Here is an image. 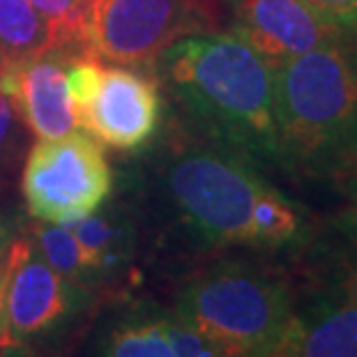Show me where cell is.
<instances>
[{
    "mask_svg": "<svg viewBox=\"0 0 357 357\" xmlns=\"http://www.w3.org/2000/svg\"><path fill=\"white\" fill-rule=\"evenodd\" d=\"M86 357H176L166 332V309L125 300L97 318Z\"/></svg>",
    "mask_w": 357,
    "mask_h": 357,
    "instance_id": "cell-12",
    "label": "cell"
},
{
    "mask_svg": "<svg viewBox=\"0 0 357 357\" xmlns=\"http://www.w3.org/2000/svg\"><path fill=\"white\" fill-rule=\"evenodd\" d=\"M93 295L58 275L28 235L10 242L3 330L21 344L40 351L58 339L90 307Z\"/></svg>",
    "mask_w": 357,
    "mask_h": 357,
    "instance_id": "cell-7",
    "label": "cell"
},
{
    "mask_svg": "<svg viewBox=\"0 0 357 357\" xmlns=\"http://www.w3.org/2000/svg\"><path fill=\"white\" fill-rule=\"evenodd\" d=\"M81 53L49 49L40 56L5 63L0 90L24 125L40 139H60L81 129V116L67 86V60Z\"/></svg>",
    "mask_w": 357,
    "mask_h": 357,
    "instance_id": "cell-10",
    "label": "cell"
},
{
    "mask_svg": "<svg viewBox=\"0 0 357 357\" xmlns=\"http://www.w3.org/2000/svg\"><path fill=\"white\" fill-rule=\"evenodd\" d=\"M3 67H5V58L0 56V72H3Z\"/></svg>",
    "mask_w": 357,
    "mask_h": 357,
    "instance_id": "cell-25",
    "label": "cell"
},
{
    "mask_svg": "<svg viewBox=\"0 0 357 357\" xmlns=\"http://www.w3.org/2000/svg\"><path fill=\"white\" fill-rule=\"evenodd\" d=\"M67 229L74 233L86 256L95 288H109L116 281H123L141 254L139 219L123 194Z\"/></svg>",
    "mask_w": 357,
    "mask_h": 357,
    "instance_id": "cell-11",
    "label": "cell"
},
{
    "mask_svg": "<svg viewBox=\"0 0 357 357\" xmlns=\"http://www.w3.org/2000/svg\"><path fill=\"white\" fill-rule=\"evenodd\" d=\"M123 196L141 254L194 261L249 249L277 254L311 238V219L238 150L176 123L129 166Z\"/></svg>",
    "mask_w": 357,
    "mask_h": 357,
    "instance_id": "cell-1",
    "label": "cell"
},
{
    "mask_svg": "<svg viewBox=\"0 0 357 357\" xmlns=\"http://www.w3.org/2000/svg\"><path fill=\"white\" fill-rule=\"evenodd\" d=\"M26 235L33 240L37 252L42 254L44 261H47L58 275H63L67 281H72V284H77L81 288H88V291H93V293L97 291L86 256H83L77 238H74V233L67 229V226L33 219V224L28 226Z\"/></svg>",
    "mask_w": 357,
    "mask_h": 357,
    "instance_id": "cell-15",
    "label": "cell"
},
{
    "mask_svg": "<svg viewBox=\"0 0 357 357\" xmlns=\"http://www.w3.org/2000/svg\"><path fill=\"white\" fill-rule=\"evenodd\" d=\"M5 286H7V256L0 263V330H3V309H5Z\"/></svg>",
    "mask_w": 357,
    "mask_h": 357,
    "instance_id": "cell-23",
    "label": "cell"
},
{
    "mask_svg": "<svg viewBox=\"0 0 357 357\" xmlns=\"http://www.w3.org/2000/svg\"><path fill=\"white\" fill-rule=\"evenodd\" d=\"M51 30L53 49H67L86 56L81 47V24L88 0H30Z\"/></svg>",
    "mask_w": 357,
    "mask_h": 357,
    "instance_id": "cell-17",
    "label": "cell"
},
{
    "mask_svg": "<svg viewBox=\"0 0 357 357\" xmlns=\"http://www.w3.org/2000/svg\"><path fill=\"white\" fill-rule=\"evenodd\" d=\"M284 173L357 176V37H339L275 70Z\"/></svg>",
    "mask_w": 357,
    "mask_h": 357,
    "instance_id": "cell-3",
    "label": "cell"
},
{
    "mask_svg": "<svg viewBox=\"0 0 357 357\" xmlns=\"http://www.w3.org/2000/svg\"><path fill=\"white\" fill-rule=\"evenodd\" d=\"M21 192L33 219L70 226L111 199L113 169L102 143L77 129L28 150Z\"/></svg>",
    "mask_w": 357,
    "mask_h": 357,
    "instance_id": "cell-6",
    "label": "cell"
},
{
    "mask_svg": "<svg viewBox=\"0 0 357 357\" xmlns=\"http://www.w3.org/2000/svg\"><path fill=\"white\" fill-rule=\"evenodd\" d=\"M166 332H169L176 357H226L210 339H205L201 332L173 316L169 307H166Z\"/></svg>",
    "mask_w": 357,
    "mask_h": 357,
    "instance_id": "cell-20",
    "label": "cell"
},
{
    "mask_svg": "<svg viewBox=\"0 0 357 357\" xmlns=\"http://www.w3.org/2000/svg\"><path fill=\"white\" fill-rule=\"evenodd\" d=\"M182 123L238 150L258 166L284 173L277 123L275 67L226 28L173 42L150 67Z\"/></svg>",
    "mask_w": 357,
    "mask_h": 357,
    "instance_id": "cell-2",
    "label": "cell"
},
{
    "mask_svg": "<svg viewBox=\"0 0 357 357\" xmlns=\"http://www.w3.org/2000/svg\"><path fill=\"white\" fill-rule=\"evenodd\" d=\"M53 49L51 30L30 0H0V56L5 63Z\"/></svg>",
    "mask_w": 357,
    "mask_h": 357,
    "instance_id": "cell-14",
    "label": "cell"
},
{
    "mask_svg": "<svg viewBox=\"0 0 357 357\" xmlns=\"http://www.w3.org/2000/svg\"><path fill=\"white\" fill-rule=\"evenodd\" d=\"M102 74H104V65L95 56H72L67 60V86H70V93L79 109V116L90 104L97 90H100Z\"/></svg>",
    "mask_w": 357,
    "mask_h": 357,
    "instance_id": "cell-18",
    "label": "cell"
},
{
    "mask_svg": "<svg viewBox=\"0 0 357 357\" xmlns=\"http://www.w3.org/2000/svg\"><path fill=\"white\" fill-rule=\"evenodd\" d=\"M24 127V120L14 109L10 97L0 90V180L10 176L21 155Z\"/></svg>",
    "mask_w": 357,
    "mask_h": 357,
    "instance_id": "cell-19",
    "label": "cell"
},
{
    "mask_svg": "<svg viewBox=\"0 0 357 357\" xmlns=\"http://www.w3.org/2000/svg\"><path fill=\"white\" fill-rule=\"evenodd\" d=\"M318 277L323 293L357 305V242L346 238L341 245L325 249Z\"/></svg>",
    "mask_w": 357,
    "mask_h": 357,
    "instance_id": "cell-16",
    "label": "cell"
},
{
    "mask_svg": "<svg viewBox=\"0 0 357 357\" xmlns=\"http://www.w3.org/2000/svg\"><path fill=\"white\" fill-rule=\"evenodd\" d=\"M346 37H357V0H307Z\"/></svg>",
    "mask_w": 357,
    "mask_h": 357,
    "instance_id": "cell-21",
    "label": "cell"
},
{
    "mask_svg": "<svg viewBox=\"0 0 357 357\" xmlns=\"http://www.w3.org/2000/svg\"><path fill=\"white\" fill-rule=\"evenodd\" d=\"M10 242H12V238H10V233H7L3 226H0V263H3V258L7 256V249H10Z\"/></svg>",
    "mask_w": 357,
    "mask_h": 357,
    "instance_id": "cell-24",
    "label": "cell"
},
{
    "mask_svg": "<svg viewBox=\"0 0 357 357\" xmlns=\"http://www.w3.org/2000/svg\"><path fill=\"white\" fill-rule=\"evenodd\" d=\"M291 277L256 256H212L182 277L169 311L226 357H270L293 325Z\"/></svg>",
    "mask_w": 357,
    "mask_h": 357,
    "instance_id": "cell-4",
    "label": "cell"
},
{
    "mask_svg": "<svg viewBox=\"0 0 357 357\" xmlns=\"http://www.w3.org/2000/svg\"><path fill=\"white\" fill-rule=\"evenodd\" d=\"M222 28V0H88L81 47L102 63L146 67L187 35Z\"/></svg>",
    "mask_w": 357,
    "mask_h": 357,
    "instance_id": "cell-5",
    "label": "cell"
},
{
    "mask_svg": "<svg viewBox=\"0 0 357 357\" xmlns=\"http://www.w3.org/2000/svg\"><path fill=\"white\" fill-rule=\"evenodd\" d=\"M270 357H357V305L321 293L295 309L291 330Z\"/></svg>",
    "mask_w": 357,
    "mask_h": 357,
    "instance_id": "cell-13",
    "label": "cell"
},
{
    "mask_svg": "<svg viewBox=\"0 0 357 357\" xmlns=\"http://www.w3.org/2000/svg\"><path fill=\"white\" fill-rule=\"evenodd\" d=\"M35 353H40V351L21 344V341L14 339L12 334L0 330V357H35Z\"/></svg>",
    "mask_w": 357,
    "mask_h": 357,
    "instance_id": "cell-22",
    "label": "cell"
},
{
    "mask_svg": "<svg viewBox=\"0 0 357 357\" xmlns=\"http://www.w3.org/2000/svg\"><path fill=\"white\" fill-rule=\"evenodd\" d=\"M164 118V95L155 72L104 65L102 83L81 111V127L120 153H139L155 139Z\"/></svg>",
    "mask_w": 357,
    "mask_h": 357,
    "instance_id": "cell-8",
    "label": "cell"
},
{
    "mask_svg": "<svg viewBox=\"0 0 357 357\" xmlns=\"http://www.w3.org/2000/svg\"><path fill=\"white\" fill-rule=\"evenodd\" d=\"M222 28L277 70L341 35L307 0H222Z\"/></svg>",
    "mask_w": 357,
    "mask_h": 357,
    "instance_id": "cell-9",
    "label": "cell"
}]
</instances>
